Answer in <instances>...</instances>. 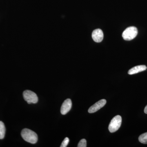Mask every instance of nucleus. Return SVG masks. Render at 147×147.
<instances>
[{
	"label": "nucleus",
	"instance_id": "1",
	"mask_svg": "<svg viewBox=\"0 0 147 147\" xmlns=\"http://www.w3.org/2000/svg\"><path fill=\"white\" fill-rule=\"evenodd\" d=\"M21 135L26 142L32 144H35L37 142V134L29 129L25 128L22 130Z\"/></svg>",
	"mask_w": 147,
	"mask_h": 147
},
{
	"label": "nucleus",
	"instance_id": "2",
	"mask_svg": "<svg viewBox=\"0 0 147 147\" xmlns=\"http://www.w3.org/2000/svg\"><path fill=\"white\" fill-rule=\"evenodd\" d=\"M138 34V30L135 27L131 26L125 29L122 34V37L125 40H130L134 39Z\"/></svg>",
	"mask_w": 147,
	"mask_h": 147
},
{
	"label": "nucleus",
	"instance_id": "3",
	"mask_svg": "<svg viewBox=\"0 0 147 147\" xmlns=\"http://www.w3.org/2000/svg\"><path fill=\"white\" fill-rule=\"evenodd\" d=\"M122 118L120 115H117L114 117L109 124L108 129L111 133L117 131L120 127L121 125Z\"/></svg>",
	"mask_w": 147,
	"mask_h": 147
},
{
	"label": "nucleus",
	"instance_id": "4",
	"mask_svg": "<svg viewBox=\"0 0 147 147\" xmlns=\"http://www.w3.org/2000/svg\"><path fill=\"white\" fill-rule=\"evenodd\" d=\"M24 99L28 104L36 103L38 101V98L34 92L26 90L23 92Z\"/></svg>",
	"mask_w": 147,
	"mask_h": 147
},
{
	"label": "nucleus",
	"instance_id": "5",
	"mask_svg": "<svg viewBox=\"0 0 147 147\" xmlns=\"http://www.w3.org/2000/svg\"><path fill=\"white\" fill-rule=\"evenodd\" d=\"M106 103L105 99H101L92 105L88 110V112L90 113H93L97 112L98 110H100L102 108Z\"/></svg>",
	"mask_w": 147,
	"mask_h": 147
},
{
	"label": "nucleus",
	"instance_id": "6",
	"mask_svg": "<svg viewBox=\"0 0 147 147\" xmlns=\"http://www.w3.org/2000/svg\"><path fill=\"white\" fill-rule=\"evenodd\" d=\"M72 106V102L71 99L69 98L66 99L62 105L61 108V113L62 115H65L68 113L71 110Z\"/></svg>",
	"mask_w": 147,
	"mask_h": 147
},
{
	"label": "nucleus",
	"instance_id": "7",
	"mask_svg": "<svg viewBox=\"0 0 147 147\" xmlns=\"http://www.w3.org/2000/svg\"><path fill=\"white\" fill-rule=\"evenodd\" d=\"M92 38L95 42H101L103 38V33L102 30L100 29L94 30L92 33Z\"/></svg>",
	"mask_w": 147,
	"mask_h": 147
},
{
	"label": "nucleus",
	"instance_id": "8",
	"mask_svg": "<svg viewBox=\"0 0 147 147\" xmlns=\"http://www.w3.org/2000/svg\"><path fill=\"white\" fill-rule=\"evenodd\" d=\"M147 69V67L145 65H137L132 67L128 71V74L130 75L136 74L139 72L145 71Z\"/></svg>",
	"mask_w": 147,
	"mask_h": 147
},
{
	"label": "nucleus",
	"instance_id": "9",
	"mask_svg": "<svg viewBox=\"0 0 147 147\" xmlns=\"http://www.w3.org/2000/svg\"><path fill=\"white\" fill-rule=\"evenodd\" d=\"M6 129L4 124L1 121H0V139L4 138L5 134Z\"/></svg>",
	"mask_w": 147,
	"mask_h": 147
},
{
	"label": "nucleus",
	"instance_id": "10",
	"mask_svg": "<svg viewBox=\"0 0 147 147\" xmlns=\"http://www.w3.org/2000/svg\"><path fill=\"white\" fill-rule=\"evenodd\" d=\"M139 140L142 144H147V132L141 134L139 137Z\"/></svg>",
	"mask_w": 147,
	"mask_h": 147
},
{
	"label": "nucleus",
	"instance_id": "11",
	"mask_svg": "<svg viewBox=\"0 0 147 147\" xmlns=\"http://www.w3.org/2000/svg\"><path fill=\"white\" fill-rule=\"evenodd\" d=\"M87 146L86 140L85 139H82L79 142L78 147H86Z\"/></svg>",
	"mask_w": 147,
	"mask_h": 147
},
{
	"label": "nucleus",
	"instance_id": "12",
	"mask_svg": "<svg viewBox=\"0 0 147 147\" xmlns=\"http://www.w3.org/2000/svg\"><path fill=\"white\" fill-rule=\"evenodd\" d=\"M69 142V139L67 137H66L64 139L62 143L61 144L60 146L61 147H66L68 144Z\"/></svg>",
	"mask_w": 147,
	"mask_h": 147
},
{
	"label": "nucleus",
	"instance_id": "13",
	"mask_svg": "<svg viewBox=\"0 0 147 147\" xmlns=\"http://www.w3.org/2000/svg\"><path fill=\"white\" fill-rule=\"evenodd\" d=\"M144 113H146V114H147V105L146 106L144 109Z\"/></svg>",
	"mask_w": 147,
	"mask_h": 147
}]
</instances>
